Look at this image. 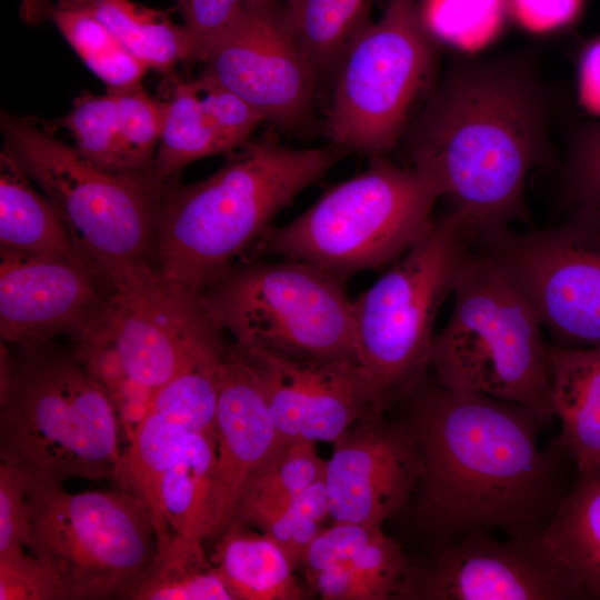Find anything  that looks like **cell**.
Instances as JSON below:
<instances>
[{
    "instance_id": "cell-1",
    "label": "cell",
    "mask_w": 600,
    "mask_h": 600,
    "mask_svg": "<svg viewBox=\"0 0 600 600\" xmlns=\"http://www.w3.org/2000/svg\"><path fill=\"white\" fill-rule=\"evenodd\" d=\"M397 402L422 467L408 507L429 542L474 529L541 536L571 488L563 444L539 446L550 420L518 403L448 389L429 371Z\"/></svg>"
},
{
    "instance_id": "cell-2",
    "label": "cell",
    "mask_w": 600,
    "mask_h": 600,
    "mask_svg": "<svg viewBox=\"0 0 600 600\" xmlns=\"http://www.w3.org/2000/svg\"><path fill=\"white\" fill-rule=\"evenodd\" d=\"M542 109L523 73L456 70L412 127L408 166L427 173L471 244L527 220L524 186L541 158Z\"/></svg>"
},
{
    "instance_id": "cell-3",
    "label": "cell",
    "mask_w": 600,
    "mask_h": 600,
    "mask_svg": "<svg viewBox=\"0 0 600 600\" xmlns=\"http://www.w3.org/2000/svg\"><path fill=\"white\" fill-rule=\"evenodd\" d=\"M292 149L271 137L248 140L199 182L164 187L154 234V266L170 283L200 292L239 263L277 214L344 154Z\"/></svg>"
},
{
    "instance_id": "cell-4",
    "label": "cell",
    "mask_w": 600,
    "mask_h": 600,
    "mask_svg": "<svg viewBox=\"0 0 600 600\" xmlns=\"http://www.w3.org/2000/svg\"><path fill=\"white\" fill-rule=\"evenodd\" d=\"M4 148L43 192L80 254L110 287L156 269L164 187L152 172L103 170L48 127L1 113Z\"/></svg>"
},
{
    "instance_id": "cell-5",
    "label": "cell",
    "mask_w": 600,
    "mask_h": 600,
    "mask_svg": "<svg viewBox=\"0 0 600 600\" xmlns=\"http://www.w3.org/2000/svg\"><path fill=\"white\" fill-rule=\"evenodd\" d=\"M447 326L434 336L429 372L443 387L554 417L549 348L528 299L487 254L470 247Z\"/></svg>"
},
{
    "instance_id": "cell-6",
    "label": "cell",
    "mask_w": 600,
    "mask_h": 600,
    "mask_svg": "<svg viewBox=\"0 0 600 600\" xmlns=\"http://www.w3.org/2000/svg\"><path fill=\"white\" fill-rule=\"evenodd\" d=\"M23 351L0 398L1 462L60 483L112 479L122 451L106 389L73 351Z\"/></svg>"
},
{
    "instance_id": "cell-7",
    "label": "cell",
    "mask_w": 600,
    "mask_h": 600,
    "mask_svg": "<svg viewBox=\"0 0 600 600\" xmlns=\"http://www.w3.org/2000/svg\"><path fill=\"white\" fill-rule=\"evenodd\" d=\"M440 197L423 171L372 156L364 171L327 190L291 222L273 226L253 253L303 261L347 281L414 246L431 228Z\"/></svg>"
},
{
    "instance_id": "cell-8",
    "label": "cell",
    "mask_w": 600,
    "mask_h": 600,
    "mask_svg": "<svg viewBox=\"0 0 600 600\" xmlns=\"http://www.w3.org/2000/svg\"><path fill=\"white\" fill-rule=\"evenodd\" d=\"M344 283L299 260L241 261L199 298L212 323L241 350L359 364L353 300Z\"/></svg>"
},
{
    "instance_id": "cell-9",
    "label": "cell",
    "mask_w": 600,
    "mask_h": 600,
    "mask_svg": "<svg viewBox=\"0 0 600 600\" xmlns=\"http://www.w3.org/2000/svg\"><path fill=\"white\" fill-rule=\"evenodd\" d=\"M471 244L451 212L353 300L359 367L382 408L428 371L438 312Z\"/></svg>"
},
{
    "instance_id": "cell-10",
    "label": "cell",
    "mask_w": 600,
    "mask_h": 600,
    "mask_svg": "<svg viewBox=\"0 0 600 600\" xmlns=\"http://www.w3.org/2000/svg\"><path fill=\"white\" fill-rule=\"evenodd\" d=\"M27 501L26 549L53 569L67 599H129L157 551L143 501L117 488L70 493L29 473Z\"/></svg>"
},
{
    "instance_id": "cell-11",
    "label": "cell",
    "mask_w": 600,
    "mask_h": 600,
    "mask_svg": "<svg viewBox=\"0 0 600 600\" xmlns=\"http://www.w3.org/2000/svg\"><path fill=\"white\" fill-rule=\"evenodd\" d=\"M431 37L413 0H389L349 46L333 76L326 130L334 146L372 156L392 149L433 68Z\"/></svg>"
},
{
    "instance_id": "cell-12",
    "label": "cell",
    "mask_w": 600,
    "mask_h": 600,
    "mask_svg": "<svg viewBox=\"0 0 600 600\" xmlns=\"http://www.w3.org/2000/svg\"><path fill=\"white\" fill-rule=\"evenodd\" d=\"M534 309L551 344L600 348V200L572 207L548 229H510L472 244Z\"/></svg>"
},
{
    "instance_id": "cell-13",
    "label": "cell",
    "mask_w": 600,
    "mask_h": 600,
    "mask_svg": "<svg viewBox=\"0 0 600 600\" xmlns=\"http://www.w3.org/2000/svg\"><path fill=\"white\" fill-rule=\"evenodd\" d=\"M100 323L128 376L154 390L228 349L199 294L156 269L110 286Z\"/></svg>"
},
{
    "instance_id": "cell-14",
    "label": "cell",
    "mask_w": 600,
    "mask_h": 600,
    "mask_svg": "<svg viewBox=\"0 0 600 600\" xmlns=\"http://www.w3.org/2000/svg\"><path fill=\"white\" fill-rule=\"evenodd\" d=\"M474 529L434 541L411 560L406 599L583 600L563 563L541 536L500 539Z\"/></svg>"
},
{
    "instance_id": "cell-15",
    "label": "cell",
    "mask_w": 600,
    "mask_h": 600,
    "mask_svg": "<svg viewBox=\"0 0 600 600\" xmlns=\"http://www.w3.org/2000/svg\"><path fill=\"white\" fill-rule=\"evenodd\" d=\"M200 73L240 96L266 121L291 130L312 108L317 78L280 6L252 0L208 47Z\"/></svg>"
},
{
    "instance_id": "cell-16",
    "label": "cell",
    "mask_w": 600,
    "mask_h": 600,
    "mask_svg": "<svg viewBox=\"0 0 600 600\" xmlns=\"http://www.w3.org/2000/svg\"><path fill=\"white\" fill-rule=\"evenodd\" d=\"M369 408L333 443L326 486L333 522L382 527L404 510L421 476L416 441L400 419Z\"/></svg>"
},
{
    "instance_id": "cell-17",
    "label": "cell",
    "mask_w": 600,
    "mask_h": 600,
    "mask_svg": "<svg viewBox=\"0 0 600 600\" xmlns=\"http://www.w3.org/2000/svg\"><path fill=\"white\" fill-rule=\"evenodd\" d=\"M108 284L61 259L0 248V336L32 350L67 333L77 340L102 313Z\"/></svg>"
},
{
    "instance_id": "cell-18",
    "label": "cell",
    "mask_w": 600,
    "mask_h": 600,
    "mask_svg": "<svg viewBox=\"0 0 600 600\" xmlns=\"http://www.w3.org/2000/svg\"><path fill=\"white\" fill-rule=\"evenodd\" d=\"M222 358L179 373L156 389L148 413L121 452L112 476L117 489L149 508L158 542L169 537L160 508V482L190 438L216 432Z\"/></svg>"
},
{
    "instance_id": "cell-19",
    "label": "cell",
    "mask_w": 600,
    "mask_h": 600,
    "mask_svg": "<svg viewBox=\"0 0 600 600\" xmlns=\"http://www.w3.org/2000/svg\"><path fill=\"white\" fill-rule=\"evenodd\" d=\"M284 447L252 367L236 346L228 347L216 410L207 540L219 538L233 523L248 490Z\"/></svg>"
},
{
    "instance_id": "cell-20",
    "label": "cell",
    "mask_w": 600,
    "mask_h": 600,
    "mask_svg": "<svg viewBox=\"0 0 600 600\" xmlns=\"http://www.w3.org/2000/svg\"><path fill=\"white\" fill-rule=\"evenodd\" d=\"M239 350L258 378L286 446L300 440L333 442L377 406L359 364L296 361Z\"/></svg>"
},
{
    "instance_id": "cell-21",
    "label": "cell",
    "mask_w": 600,
    "mask_h": 600,
    "mask_svg": "<svg viewBox=\"0 0 600 600\" xmlns=\"http://www.w3.org/2000/svg\"><path fill=\"white\" fill-rule=\"evenodd\" d=\"M549 376L558 439L576 473H600V348L550 344Z\"/></svg>"
},
{
    "instance_id": "cell-22",
    "label": "cell",
    "mask_w": 600,
    "mask_h": 600,
    "mask_svg": "<svg viewBox=\"0 0 600 600\" xmlns=\"http://www.w3.org/2000/svg\"><path fill=\"white\" fill-rule=\"evenodd\" d=\"M0 248L66 260L99 276L77 250L50 202L6 148L0 153Z\"/></svg>"
},
{
    "instance_id": "cell-23",
    "label": "cell",
    "mask_w": 600,
    "mask_h": 600,
    "mask_svg": "<svg viewBox=\"0 0 600 600\" xmlns=\"http://www.w3.org/2000/svg\"><path fill=\"white\" fill-rule=\"evenodd\" d=\"M343 563L379 584L390 599H406L411 558L382 527L333 522L306 550L302 563L310 576Z\"/></svg>"
},
{
    "instance_id": "cell-24",
    "label": "cell",
    "mask_w": 600,
    "mask_h": 600,
    "mask_svg": "<svg viewBox=\"0 0 600 600\" xmlns=\"http://www.w3.org/2000/svg\"><path fill=\"white\" fill-rule=\"evenodd\" d=\"M213 563L232 600H298L303 592L282 548L267 533L232 523L220 537Z\"/></svg>"
},
{
    "instance_id": "cell-25",
    "label": "cell",
    "mask_w": 600,
    "mask_h": 600,
    "mask_svg": "<svg viewBox=\"0 0 600 600\" xmlns=\"http://www.w3.org/2000/svg\"><path fill=\"white\" fill-rule=\"evenodd\" d=\"M92 13L147 69L171 76L178 64H194L192 40L169 11L132 0H59Z\"/></svg>"
},
{
    "instance_id": "cell-26",
    "label": "cell",
    "mask_w": 600,
    "mask_h": 600,
    "mask_svg": "<svg viewBox=\"0 0 600 600\" xmlns=\"http://www.w3.org/2000/svg\"><path fill=\"white\" fill-rule=\"evenodd\" d=\"M541 539L569 571L583 600H600V473L576 474Z\"/></svg>"
},
{
    "instance_id": "cell-27",
    "label": "cell",
    "mask_w": 600,
    "mask_h": 600,
    "mask_svg": "<svg viewBox=\"0 0 600 600\" xmlns=\"http://www.w3.org/2000/svg\"><path fill=\"white\" fill-rule=\"evenodd\" d=\"M216 461V432L190 438L164 472L159 490L160 508L169 536L204 551Z\"/></svg>"
},
{
    "instance_id": "cell-28",
    "label": "cell",
    "mask_w": 600,
    "mask_h": 600,
    "mask_svg": "<svg viewBox=\"0 0 600 600\" xmlns=\"http://www.w3.org/2000/svg\"><path fill=\"white\" fill-rule=\"evenodd\" d=\"M317 80L333 74L359 32L370 22L372 0H272Z\"/></svg>"
},
{
    "instance_id": "cell-29",
    "label": "cell",
    "mask_w": 600,
    "mask_h": 600,
    "mask_svg": "<svg viewBox=\"0 0 600 600\" xmlns=\"http://www.w3.org/2000/svg\"><path fill=\"white\" fill-rule=\"evenodd\" d=\"M174 74L163 104V123L152 164L154 181L166 187L179 172L198 159L227 153L220 134L206 110L197 80Z\"/></svg>"
},
{
    "instance_id": "cell-30",
    "label": "cell",
    "mask_w": 600,
    "mask_h": 600,
    "mask_svg": "<svg viewBox=\"0 0 600 600\" xmlns=\"http://www.w3.org/2000/svg\"><path fill=\"white\" fill-rule=\"evenodd\" d=\"M23 11L50 20L83 63L116 91L137 87L148 69L92 13L83 8L48 0H28Z\"/></svg>"
},
{
    "instance_id": "cell-31",
    "label": "cell",
    "mask_w": 600,
    "mask_h": 600,
    "mask_svg": "<svg viewBox=\"0 0 600 600\" xmlns=\"http://www.w3.org/2000/svg\"><path fill=\"white\" fill-rule=\"evenodd\" d=\"M134 600H232L218 569L199 551L169 536L134 586Z\"/></svg>"
},
{
    "instance_id": "cell-32",
    "label": "cell",
    "mask_w": 600,
    "mask_h": 600,
    "mask_svg": "<svg viewBox=\"0 0 600 600\" xmlns=\"http://www.w3.org/2000/svg\"><path fill=\"white\" fill-rule=\"evenodd\" d=\"M76 141L77 151L92 164L111 172H129L114 96L83 93L59 120Z\"/></svg>"
},
{
    "instance_id": "cell-33",
    "label": "cell",
    "mask_w": 600,
    "mask_h": 600,
    "mask_svg": "<svg viewBox=\"0 0 600 600\" xmlns=\"http://www.w3.org/2000/svg\"><path fill=\"white\" fill-rule=\"evenodd\" d=\"M503 16V0H424L420 11L430 36L467 51L491 42Z\"/></svg>"
},
{
    "instance_id": "cell-34",
    "label": "cell",
    "mask_w": 600,
    "mask_h": 600,
    "mask_svg": "<svg viewBox=\"0 0 600 600\" xmlns=\"http://www.w3.org/2000/svg\"><path fill=\"white\" fill-rule=\"evenodd\" d=\"M107 92L116 99L129 172H152L163 123L162 101L150 97L141 84Z\"/></svg>"
},
{
    "instance_id": "cell-35",
    "label": "cell",
    "mask_w": 600,
    "mask_h": 600,
    "mask_svg": "<svg viewBox=\"0 0 600 600\" xmlns=\"http://www.w3.org/2000/svg\"><path fill=\"white\" fill-rule=\"evenodd\" d=\"M326 464L317 452L316 442H292L252 483L241 504L246 501L290 504L296 496L324 477Z\"/></svg>"
},
{
    "instance_id": "cell-36",
    "label": "cell",
    "mask_w": 600,
    "mask_h": 600,
    "mask_svg": "<svg viewBox=\"0 0 600 600\" xmlns=\"http://www.w3.org/2000/svg\"><path fill=\"white\" fill-rule=\"evenodd\" d=\"M64 588L51 567L26 549L0 553V600H62Z\"/></svg>"
},
{
    "instance_id": "cell-37",
    "label": "cell",
    "mask_w": 600,
    "mask_h": 600,
    "mask_svg": "<svg viewBox=\"0 0 600 600\" xmlns=\"http://www.w3.org/2000/svg\"><path fill=\"white\" fill-rule=\"evenodd\" d=\"M206 110L211 117L227 153L249 140L262 114L237 93L200 73L196 78Z\"/></svg>"
},
{
    "instance_id": "cell-38",
    "label": "cell",
    "mask_w": 600,
    "mask_h": 600,
    "mask_svg": "<svg viewBox=\"0 0 600 600\" xmlns=\"http://www.w3.org/2000/svg\"><path fill=\"white\" fill-rule=\"evenodd\" d=\"M28 472L0 462V553L26 549L29 537Z\"/></svg>"
},
{
    "instance_id": "cell-39",
    "label": "cell",
    "mask_w": 600,
    "mask_h": 600,
    "mask_svg": "<svg viewBox=\"0 0 600 600\" xmlns=\"http://www.w3.org/2000/svg\"><path fill=\"white\" fill-rule=\"evenodd\" d=\"M252 0H174L193 44L194 63Z\"/></svg>"
},
{
    "instance_id": "cell-40",
    "label": "cell",
    "mask_w": 600,
    "mask_h": 600,
    "mask_svg": "<svg viewBox=\"0 0 600 600\" xmlns=\"http://www.w3.org/2000/svg\"><path fill=\"white\" fill-rule=\"evenodd\" d=\"M563 196L571 207L600 200V124L576 140L563 172Z\"/></svg>"
},
{
    "instance_id": "cell-41",
    "label": "cell",
    "mask_w": 600,
    "mask_h": 600,
    "mask_svg": "<svg viewBox=\"0 0 600 600\" xmlns=\"http://www.w3.org/2000/svg\"><path fill=\"white\" fill-rule=\"evenodd\" d=\"M310 587L327 600H389L376 582L350 566L338 563L307 576Z\"/></svg>"
},
{
    "instance_id": "cell-42",
    "label": "cell",
    "mask_w": 600,
    "mask_h": 600,
    "mask_svg": "<svg viewBox=\"0 0 600 600\" xmlns=\"http://www.w3.org/2000/svg\"><path fill=\"white\" fill-rule=\"evenodd\" d=\"M518 22L533 32H544L571 22L581 0H509Z\"/></svg>"
},
{
    "instance_id": "cell-43",
    "label": "cell",
    "mask_w": 600,
    "mask_h": 600,
    "mask_svg": "<svg viewBox=\"0 0 600 600\" xmlns=\"http://www.w3.org/2000/svg\"><path fill=\"white\" fill-rule=\"evenodd\" d=\"M579 99L589 112L600 116V39L590 43L582 53Z\"/></svg>"
}]
</instances>
